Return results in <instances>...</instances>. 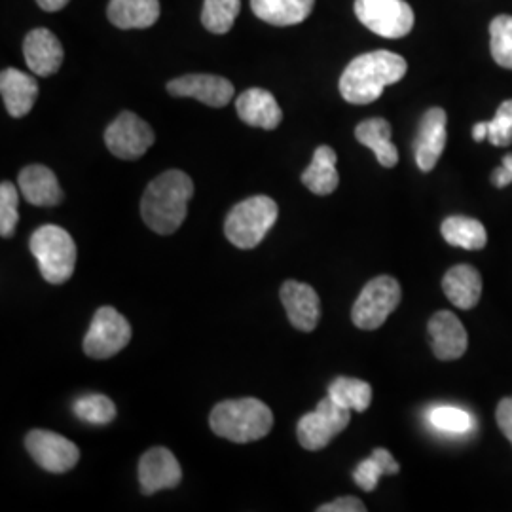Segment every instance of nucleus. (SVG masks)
<instances>
[{"label": "nucleus", "instance_id": "f257e3e1", "mask_svg": "<svg viewBox=\"0 0 512 512\" xmlns=\"http://www.w3.org/2000/svg\"><path fill=\"white\" fill-rule=\"evenodd\" d=\"M408 71L403 55L387 50L355 57L340 76V93L351 105H368L380 99L387 86L397 84Z\"/></svg>", "mask_w": 512, "mask_h": 512}, {"label": "nucleus", "instance_id": "f03ea898", "mask_svg": "<svg viewBox=\"0 0 512 512\" xmlns=\"http://www.w3.org/2000/svg\"><path fill=\"white\" fill-rule=\"evenodd\" d=\"M194 196L192 179L179 169H169L148 184L141 200V217L156 234H175L188 213Z\"/></svg>", "mask_w": 512, "mask_h": 512}, {"label": "nucleus", "instance_id": "7ed1b4c3", "mask_svg": "<svg viewBox=\"0 0 512 512\" xmlns=\"http://www.w3.org/2000/svg\"><path fill=\"white\" fill-rule=\"evenodd\" d=\"M215 435L247 444L264 439L274 427L272 410L258 399H238L217 404L209 416Z\"/></svg>", "mask_w": 512, "mask_h": 512}, {"label": "nucleus", "instance_id": "20e7f679", "mask_svg": "<svg viewBox=\"0 0 512 512\" xmlns=\"http://www.w3.org/2000/svg\"><path fill=\"white\" fill-rule=\"evenodd\" d=\"M279 217L277 203L268 196H253L238 203L226 217L224 234L238 249H255Z\"/></svg>", "mask_w": 512, "mask_h": 512}, {"label": "nucleus", "instance_id": "39448f33", "mask_svg": "<svg viewBox=\"0 0 512 512\" xmlns=\"http://www.w3.org/2000/svg\"><path fill=\"white\" fill-rule=\"evenodd\" d=\"M29 247L37 258L40 274L48 283L61 285L73 277L76 245L69 232L54 224L40 226L33 234Z\"/></svg>", "mask_w": 512, "mask_h": 512}, {"label": "nucleus", "instance_id": "423d86ee", "mask_svg": "<svg viewBox=\"0 0 512 512\" xmlns=\"http://www.w3.org/2000/svg\"><path fill=\"white\" fill-rule=\"evenodd\" d=\"M403 291L397 279L391 275H380L366 283L365 289L353 304L351 319L357 329H380L387 317L399 308Z\"/></svg>", "mask_w": 512, "mask_h": 512}, {"label": "nucleus", "instance_id": "0eeeda50", "mask_svg": "<svg viewBox=\"0 0 512 512\" xmlns=\"http://www.w3.org/2000/svg\"><path fill=\"white\" fill-rule=\"evenodd\" d=\"M355 16L384 38L406 37L414 27V10L404 0H355Z\"/></svg>", "mask_w": 512, "mask_h": 512}, {"label": "nucleus", "instance_id": "6e6552de", "mask_svg": "<svg viewBox=\"0 0 512 512\" xmlns=\"http://www.w3.org/2000/svg\"><path fill=\"white\" fill-rule=\"evenodd\" d=\"M349 420H351V410L334 403L330 397H327L317 404L313 412L300 418L296 427L298 440L302 448L310 452L323 450L329 446L330 440L348 427Z\"/></svg>", "mask_w": 512, "mask_h": 512}, {"label": "nucleus", "instance_id": "1a4fd4ad", "mask_svg": "<svg viewBox=\"0 0 512 512\" xmlns=\"http://www.w3.org/2000/svg\"><path fill=\"white\" fill-rule=\"evenodd\" d=\"M131 340L128 319L120 311L103 306L95 311L92 325L84 338V351L92 359H110L126 348Z\"/></svg>", "mask_w": 512, "mask_h": 512}, {"label": "nucleus", "instance_id": "9d476101", "mask_svg": "<svg viewBox=\"0 0 512 512\" xmlns=\"http://www.w3.org/2000/svg\"><path fill=\"white\" fill-rule=\"evenodd\" d=\"M154 131L133 112H122L107 131L105 145L120 160H139L154 145Z\"/></svg>", "mask_w": 512, "mask_h": 512}, {"label": "nucleus", "instance_id": "9b49d317", "mask_svg": "<svg viewBox=\"0 0 512 512\" xmlns=\"http://www.w3.org/2000/svg\"><path fill=\"white\" fill-rule=\"evenodd\" d=\"M25 446L37 465L54 475L71 471L80 459V450L76 444L52 431H31L25 439Z\"/></svg>", "mask_w": 512, "mask_h": 512}, {"label": "nucleus", "instance_id": "f8f14e48", "mask_svg": "<svg viewBox=\"0 0 512 512\" xmlns=\"http://www.w3.org/2000/svg\"><path fill=\"white\" fill-rule=\"evenodd\" d=\"M173 97H192L203 105L222 109L234 99V84L217 74H186L167 84Z\"/></svg>", "mask_w": 512, "mask_h": 512}, {"label": "nucleus", "instance_id": "ddd939ff", "mask_svg": "<svg viewBox=\"0 0 512 512\" xmlns=\"http://www.w3.org/2000/svg\"><path fill=\"white\" fill-rule=\"evenodd\" d=\"M448 116L446 110L433 107L421 116L420 129L414 141L416 164L423 173H429L439 164L440 156L448 141Z\"/></svg>", "mask_w": 512, "mask_h": 512}, {"label": "nucleus", "instance_id": "4468645a", "mask_svg": "<svg viewBox=\"0 0 512 512\" xmlns=\"http://www.w3.org/2000/svg\"><path fill=\"white\" fill-rule=\"evenodd\" d=\"M183 471L177 458L167 448H152L139 461V482L145 495L179 486Z\"/></svg>", "mask_w": 512, "mask_h": 512}, {"label": "nucleus", "instance_id": "2eb2a0df", "mask_svg": "<svg viewBox=\"0 0 512 512\" xmlns=\"http://www.w3.org/2000/svg\"><path fill=\"white\" fill-rule=\"evenodd\" d=\"M429 338L440 361H456L469 346L467 330L452 311H439L429 319Z\"/></svg>", "mask_w": 512, "mask_h": 512}, {"label": "nucleus", "instance_id": "dca6fc26", "mask_svg": "<svg viewBox=\"0 0 512 512\" xmlns=\"http://www.w3.org/2000/svg\"><path fill=\"white\" fill-rule=\"evenodd\" d=\"M279 294L294 329L302 332L317 329L321 319V300L313 287L300 281H285Z\"/></svg>", "mask_w": 512, "mask_h": 512}, {"label": "nucleus", "instance_id": "f3484780", "mask_svg": "<svg viewBox=\"0 0 512 512\" xmlns=\"http://www.w3.org/2000/svg\"><path fill=\"white\" fill-rule=\"evenodd\" d=\"M23 55L27 67L37 76H52L63 65V46L48 29H33L23 40Z\"/></svg>", "mask_w": 512, "mask_h": 512}, {"label": "nucleus", "instance_id": "a211bd4d", "mask_svg": "<svg viewBox=\"0 0 512 512\" xmlns=\"http://www.w3.org/2000/svg\"><path fill=\"white\" fill-rule=\"evenodd\" d=\"M38 82L35 76L18 69H4L0 74V93L10 116L23 118L35 107L38 99Z\"/></svg>", "mask_w": 512, "mask_h": 512}, {"label": "nucleus", "instance_id": "6ab92c4d", "mask_svg": "<svg viewBox=\"0 0 512 512\" xmlns=\"http://www.w3.org/2000/svg\"><path fill=\"white\" fill-rule=\"evenodd\" d=\"M21 196L38 207H54L63 200V190L57 183L54 171L46 165H27L19 173Z\"/></svg>", "mask_w": 512, "mask_h": 512}, {"label": "nucleus", "instance_id": "aec40b11", "mask_svg": "<svg viewBox=\"0 0 512 512\" xmlns=\"http://www.w3.org/2000/svg\"><path fill=\"white\" fill-rule=\"evenodd\" d=\"M238 116L251 128L275 129L283 120V110L274 95L260 88L241 93L236 101Z\"/></svg>", "mask_w": 512, "mask_h": 512}, {"label": "nucleus", "instance_id": "412c9836", "mask_svg": "<svg viewBox=\"0 0 512 512\" xmlns=\"http://www.w3.org/2000/svg\"><path fill=\"white\" fill-rule=\"evenodd\" d=\"M442 291L456 308L473 310L482 296V277L473 266L459 264L444 275Z\"/></svg>", "mask_w": 512, "mask_h": 512}, {"label": "nucleus", "instance_id": "4be33fe9", "mask_svg": "<svg viewBox=\"0 0 512 512\" xmlns=\"http://www.w3.org/2000/svg\"><path fill=\"white\" fill-rule=\"evenodd\" d=\"M109 21L118 29H148L160 18V0H110Z\"/></svg>", "mask_w": 512, "mask_h": 512}, {"label": "nucleus", "instance_id": "5701e85b", "mask_svg": "<svg viewBox=\"0 0 512 512\" xmlns=\"http://www.w3.org/2000/svg\"><path fill=\"white\" fill-rule=\"evenodd\" d=\"M336 160H338V156H336L334 148L327 147V145L317 148L311 164L302 173L304 186L317 196L332 194L340 184V175L336 171Z\"/></svg>", "mask_w": 512, "mask_h": 512}, {"label": "nucleus", "instance_id": "b1692460", "mask_svg": "<svg viewBox=\"0 0 512 512\" xmlns=\"http://www.w3.org/2000/svg\"><path fill=\"white\" fill-rule=\"evenodd\" d=\"M315 6V0H251L255 16L275 27L302 23Z\"/></svg>", "mask_w": 512, "mask_h": 512}, {"label": "nucleus", "instance_id": "393cba45", "mask_svg": "<svg viewBox=\"0 0 512 512\" xmlns=\"http://www.w3.org/2000/svg\"><path fill=\"white\" fill-rule=\"evenodd\" d=\"M355 137L361 145L370 148L380 165L395 167L399 164V150L391 143V126L384 118H370L355 128Z\"/></svg>", "mask_w": 512, "mask_h": 512}, {"label": "nucleus", "instance_id": "a878e982", "mask_svg": "<svg viewBox=\"0 0 512 512\" xmlns=\"http://www.w3.org/2000/svg\"><path fill=\"white\" fill-rule=\"evenodd\" d=\"M442 238L446 243L461 247L467 251H478L484 249L488 243L486 228L480 220L469 219V217H448L440 226Z\"/></svg>", "mask_w": 512, "mask_h": 512}, {"label": "nucleus", "instance_id": "bb28decb", "mask_svg": "<svg viewBox=\"0 0 512 512\" xmlns=\"http://www.w3.org/2000/svg\"><path fill=\"white\" fill-rule=\"evenodd\" d=\"M401 467L384 448H378L372 452L370 458L365 459L353 473L355 484L365 490V492H374L378 486V480L385 475H399Z\"/></svg>", "mask_w": 512, "mask_h": 512}, {"label": "nucleus", "instance_id": "cd10ccee", "mask_svg": "<svg viewBox=\"0 0 512 512\" xmlns=\"http://www.w3.org/2000/svg\"><path fill=\"white\" fill-rule=\"evenodd\" d=\"M329 397L351 412H365L372 403V387L363 380L340 376L329 385Z\"/></svg>", "mask_w": 512, "mask_h": 512}, {"label": "nucleus", "instance_id": "c85d7f7f", "mask_svg": "<svg viewBox=\"0 0 512 512\" xmlns=\"http://www.w3.org/2000/svg\"><path fill=\"white\" fill-rule=\"evenodd\" d=\"M241 0H203V27L215 35H226L236 23Z\"/></svg>", "mask_w": 512, "mask_h": 512}, {"label": "nucleus", "instance_id": "c756f323", "mask_svg": "<svg viewBox=\"0 0 512 512\" xmlns=\"http://www.w3.org/2000/svg\"><path fill=\"white\" fill-rule=\"evenodd\" d=\"M490 50L499 67L512 71V16H497L490 23Z\"/></svg>", "mask_w": 512, "mask_h": 512}, {"label": "nucleus", "instance_id": "7c9ffc66", "mask_svg": "<svg viewBox=\"0 0 512 512\" xmlns=\"http://www.w3.org/2000/svg\"><path fill=\"white\" fill-rule=\"evenodd\" d=\"M74 414L92 425H107L116 418V406L105 395H86L74 403Z\"/></svg>", "mask_w": 512, "mask_h": 512}, {"label": "nucleus", "instance_id": "2f4dec72", "mask_svg": "<svg viewBox=\"0 0 512 512\" xmlns=\"http://www.w3.org/2000/svg\"><path fill=\"white\" fill-rule=\"evenodd\" d=\"M18 188L12 183L0 184V236L12 238L18 226Z\"/></svg>", "mask_w": 512, "mask_h": 512}, {"label": "nucleus", "instance_id": "473e14b6", "mask_svg": "<svg viewBox=\"0 0 512 512\" xmlns=\"http://www.w3.org/2000/svg\"><path fill=\"white\" fill-rule=\"evenodd\" d=\"M429 421L435 429L446 431V433H465L473 425L471 416L454 406H439V408L431 410Z\"/></svg>", "mask_w": 512, "mask_h": 512}, {"label": "nucleus", "instance_id": "72a5a7b5", "mask_svg": "<svg viewBox=\"0 0 512 512\" xmlns=\"http://www.w3.org/2000/svg\"><path fill=\"white\" fill-rule=\"evenodd\" d=\"M488 124V141L494 147H509L512 143V99L501 103L494 120Z\"/></svg>", "mask_w": 512, "mask_h": 512}, {"label": "nucleus", "instance_id": "f704fd0d", "mask_svg": "<svg viewBox=\"0 0 512 512\" xmlns=\"http://www.w3.org/2000/svg\"><path fill=\"white\" fill-rule=\"evenodd\" d=\"M366 507L361 499L357 497H340L332 503L319 507L317 512H365Z\"/></svg>", "mask_w": 512, "mask_h": 512}, {"label": "nucleus", "instance_id": "c9c22d12", "mask_svg": "<svg viewBox=\"0 0 512 512\" xmlns=\"http://www.w3.org/2000/svg\"><path fill=\"white\" fill-rule=\"evenodd\" d=\"M495 420H497L499 429L503 431V435L512 444V397H507L499 403L497 412H495Z\"/></svg>", "mask_w": 512, "mask_h": 512}, {"label": "nucleus", "instance_id": "e433bc0d", "mask_svg": "<svg viewBox=\"0 0 512 512\" xmlns=\"http://www.w3.org/2000/svg\"><path fill=\"white\" fill-rule=\"evenodd\" d=\"M492 183L497 188H505L512 183V154H507L501 162V167H497L492 175Z\"/></svg>", "mask_w": 512, "mask_h": 512}, {"label": "nucleus", "instance_id": "4c0bfd02", "mask_svg": "<svg viewBox=\"0 0 512 512\" xmlns=\"http://www.w3.org/2000/svg\"><path fill=\"white\" fill-rule=\"evenodd\" d=\"M71 0H37L38 6L46 12H59L63 10Z\"/></svg>", "mask_w": 512, "mask_h": 512}, {"label": "nucleus", "instance_id": "58836bf2", "mask_svg": "<svg viewBox=\"0 0 512 512\" xmlns=\"http://www.w3.org/2000/svg\"><path fill=\"white\" fill-rule=\"evenodd\" d=\"M473 139L476 143H482L484 139H488V124L486 122H478L473 128Z\"/></svg>", "mask_w": 512, "mask_h": 512}]
</instances>
